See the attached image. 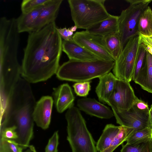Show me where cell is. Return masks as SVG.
Instances as JSON below:
<instances>
[{
  "mask_svg": "<svg viewBox=\"0 0 152 152\" xmlns=\"http://www.w3.org/2000/svg\"><path fill=\"white\" fill-rule=\"evenodd\" d=\"M55 22L28 33L21 65L23 78L30 83L46 81L56 74L62 51Z\"/></svg>",
  "mask_w": 152,
  "mask_h": 152,
  "instance_id": "cell-1",
  "label": "cell"
},
{
  "mask_svg": "<svg viewBox=\"0 0 152 152\" xmlns=\"http://www.w3.org/2000/svg\"><path fill=\"white\" fill-rule=\"evenodd\" d=\"M30 83L20 77L1 116L0 130L15 126L18 138L15 141L23 148H28L33 134V114L36 103Z\"/></svg>",
  "mask_w": 152,
  "mask_h": 152,
  "instance_id": "cell-2",
  "label": "cell"
},
{
  "mask_svg": "<svg viewBox=\"0 0 152 152\" xmlns=\"http://www.w3.org/2000/svg\"><path fill=\"white\" fill-rule=\"evenodd\" d=\"M114 65V61L101 60H69L60 66L56 74L59 79L62 80L77 82L90 81L110 72Z\"/></svg>",
  "mask_w": 152,
  "mask_h": 152,
  "instance_id": "cell-3",
  "label": "cell"
},
{
  "mask_svg": "<svg viewBox=\"0 0 152 152\" xmlns=\"http://www.w3.org/2000/svg\"><path fill=\"white\" fill-rule=\"evenodd\" d=\"M67 140L72 152H97L95 142L79 109L72 106L65 114Z\"/></svg>",
  "mask_w": 152,
  "mask_h": 152,
  "instance_id": "cell-4",
  "label": "cell"
},
{
  "mask_svg": "<svg viewBox=\"0 0 152 152\" xmlns=\"http://www.w3.org/2000/svg\"><path fill=\"white\" fill-rule=\"evenodd\" d=\"M104 0H68L72 19L77 28L86 30L106 19L110 14Z\"/></svg>",
  "mask_w": 152,
  "mask_h": 152,
  "instance_id": "cell-5",
  "label": "cell"
},
{
  "mask_svg": "<svg viewBox=\"0 0 152 152\" xmlns=\"http://www.w3.org/2000/svg\"><path fill=\"white\" fill-rule=\"evenodd\" d=\"M129 6L119 16V32L124 48L131 38L138 35V25L142 13L152 0H127Z\"/></svg>",
  "mask_w": 152,
  "mask_h": 152,
  "instance_id": "cell-6",
  "label": "cell"
},
{
  "mask_svg": "<svg viewBox=\"0 0 152 152\" xmlns=\"http://www.w3.org/2000/svg\"><path fill=\"white\" fill-rule=\"evenodd\" d=\"M140 43L139 35L131 38L115 61L113 71L117 79L128 82L132 80Z\"/></svg>",
  "mask_w": 152,
  "mask_h": 152,
  "instance_id": "cell-7",
  "label": "cell"
},
{
  "mask_svg": "<svg viewBox=\"0 0 152 152\" xmlns=\"http://www.w3.org/2000/svg\"><path fill=\"white\" fill-rule=\"evenodd\" d=\"M117 123L120 125L133 129L136 131L151 126L150 109L142 110L135 105L128 110L119 112L112 109Z\"/></svg>",
  "mask_w": 152,
  "mask_h": 152,
  "instance_id": "cell-8",
  "label": "cell"
},
{
  "mask_svg": "<svg viewBox=\"0 0 152 152\" xmlns=\"http://www.w3.org/2000/svg\"><path fill=\"white\" fill-rule=\"evenodd\" d=\"M72 37L76 42L100 60L115 61L106 48L102 37L91 33L85 30L76 32Z\"/></svg>",
  "mask_w": 152,
  "mask_h": 152,
  "instance_id": "cell-9",
  "label": "cell"
},
{
  "mask_svg": "<svg viewBox=\"0 0 152 152\" xmlns=\"http://www.w3.org/2000/svg\"><path fill=\"white\" fill-rule=\"evenodd\" d=\"M137 98L129 82L117 79L107 104L118 111H127L132 107Z\"/></svg>",
  "mask_w": 152,
  "mask_h": 152,
  "instance_id": "cell-10",
  "label": "cell"
},
{
  "mask_svg": "<svg viewBox=\"0 0 152 152\" xmlns=\"http://www.w3.org/2000/svg\"><path fill=\"white\" fill-rule=\"evenodd\" d=\"M54 101L50 96H42L36 102L33 114L34 121L44 129L50 124Z\"/></svg>",
  "mask_w": 152,
  "mask_h": 152,
  "instance_id": "cell-11",
  "label": "cell"
},
{
  "mask_svg": "<svg viewBox=\"0 0 152 152\" xmlns=\"http://www.w3.org/2000/svg\"><path fill=\"white\" fill-rule=\"evenodd\" d=\"M77 105L80 110L91 115L102 119H110L114 115L113 110L94 99H78Z\"/></svg>",
  "mask_w": 152,
  "mask_h": 152,
  "instance_id": "cell-12",
  "label": "cell"
},
{
  "mask_svg": "<svg viewBox=\"0 0 152 152\" xmlns=\"http://www.w3.org/2000/svg\"><path fill=\"white\" fill-rule=\"evenodd\" d=\"M62 1V0H50L39 14L31 32L39 30L55 22Z\"/></svg>",
  "mask_w": 152,
  "mask_h": 152,
  "instance_id": "cell-13",
  "label": "cell"
},
{
  "mask_svg": "<svg viewBox=\"0 0 152 152\" xmlns=\"http://www.w3.org/2000/svg\"><path fill=\"white\" fill-rule=\"evenodd\" d=\"M62 51L69 60L91 61L100 60L96 56L76 42L73 39L63 41Z\"/></svg>",
  "mask_w": 152,
  "mask_h": 152,
  "instance_id": "cell-14",
  "label": "cell"
},
{
  "mask_svg": "<svg viewBox=\"0 0 152 152\" xmlns=\"http://www.w3.org/2000/svg\"><path fill=\"white\" fill-rule=\"evenodd\" d=\"M53 95L57 111L61 113L73 105L75 97L72 89L67 83L53 88Z\"/></svg>",
  "mask_w": 152,
  "mask_h": 152,
  "instance_id": "cell-15",
  "label": "cell"
},
{
  "mask_svg": "<svg viewBox=\"0 0 152 152\" xmlns=\"http://www.w3.org/2000/svg\"><path fill=\"white\" fill-rule=\"evenodd\" d=\"M99 78V82L96 88V92L100 102L107 104L114 89L117 78L111 72Z\"/></svg>",
  "mask_w": 152,
  "mask_h": 152,
  "instance_id": "cell-16",
  "label": "cell"
},
{
  "mask_svg": "<svg viewBox=\"0 0 152 152\" xmlns=\"http://www.w3.org/2000/svg\"><path fill=\"white\" fill-rule=\"evenodd\" d=\"M119 16L110 15L106 19L86 30L89 32L102 37L119 32Z\"/></svg>",
  "mask_w": 152,
  "mask_h": 152,
  "instance_id": "cell-17",
  "label": "cell"
},
{
  "mask_svg": "<svg viewBox=\"0 0 152 152\" xmlns=\"http://www.w3.org/2000/svg\"><path fill=\"white\" fill-rule=\"evenodd\" d=\"M134 81L143 90L152 93V55L147 51L144 65Z\"/></svg>",
  "mask_w": 152,
  "mask_h": 152,
  "instance_id": "cell-18",
  "label": "cell"
},
{
  "mask_svg": "<svg viewBox=\"0 0 152 152\" xmlns=\"http://www.w3.org/2000/svg\"><path fill=\"white\" fill-rule=\"evenodd\" d=\"M46 4L30 11L22 13L16 18L18 29L20 33L25 32L29 33L31 31L36 20Z\"/></svg>",
  "mask_w": 152,
  "mask_h": 152,
  "instance_id": "cell-19",
  "label": "cell"
},
{
  "mask_svg": "<svg viewBox=\"0 0 152 152\" xmlns=\"http://www.w3.org/2000/svg\"><path fill=\"white\" fill-rule=\"evenodd\" d=\"M122 126H116L112 124H107L96 145L97 151L103 152L110 146L112 141L120 132Z\"/></svg>",
  "mask_w": 152,
  "mask_h": 152,
  "instance_id": "cell-20",
  "label": "cell"
},
{
  "mask_svg": "<svg viewBox=\"0 0 152 152\" xmlns=\"http://www.w3.org/2000/svg\"><path fill=\"white\" fill-rule=\"evenodd\" d=\"M103 37L106 48L115 61L123 49L119 32Z\"/></svg>",
  "mask_w": 152,
  "mask_h": 152,
  "instance_id": "cell-21",
  "label": "cell"
},
{
  "mask_svg": "<svg viewBox=\"0 0 152 152\" xmlns=\"http://www.w3.org/2000/svg\"><path fill=\"white\" fill-rule=\"evenodd\" d=\"M138 32L146 36L152 35V10L148 6L140 16L138 25Z\"/></svg>",
  "mask_w": 152,
  "mask_h": 152,
  "instance_id": "cell-22",
  "label": "cell"
},
{
  "mask_svg": "<svg viewBox=\"0 0 152 152\" xmlns=\"http://www.w3.org/2000/svg\"><path fill=\"white\" fill-rule=\"evenodd\" d=\"M152 137V126L134 132L126 140L127 144L134 145L151 140Z\"/></svg>",
  "mask_w": 152,
  "mask_h": 152,
  "instance_id": "cell-23",
  "label": "cell"
},
{
  "mask_svg": "<svg viewBox=\"0 0 152 152\" xmlns=\"http://www.w3.org/2000/svg\"><path fill=\"white\" fill-rule=\"evenodd\" d=\"M134 131L133 129L122 126L120 132L112 141L109 147L103 152H113L119 145L126 141L128 137Z\"/></svg>",
  "mask_w": 152,
  "mask_h": 152,
  "instance_id": "cell-24",
  "label": "cell"
},
{
  "mask_svg": "<svg viewBox=\"0 0 152 152\" xmlns=\"http://www.w3.org/2000/svg\"><path fill=\"white\" fill-rule=\"evenodd\" d=\"M146 46L140 43L137 50L135 69L132 80H134L136 78L139 72L143 66L145 60L146 50Z\"/></svg>",
  "mask_w": 152,
  "mask_h": 152,
  "instance_id": "cell-25",
  "label": "cell"
},
{
  "mask_svg": "<svg viewBox=\"0 0 152 152\" xmlns=\"http://www.w3.org/2000/svg\"><path fill=\"white\" fill-rule=\"evenodd\" d=\"M151 140L134 145L126 143L122 145L120 152H151Z\"/></svg>",
  "mask_w": 152,
  "mask_h": 152,
  "instance_id": "cell-26",
  "label": "cell"
},
{
  "mask_svg": "<svg viewBox=\"0 0 152 152\" xmlns=\"http://www.w3.org/2000/svg\"><path fill=\"white\" fill-rule=\"evenodd\" d=\"M23 149L15 140L0 138V152H23Z\"/></svg>",
  "mask_w": 152,
  "mask_h": 152,
  "instance_id": "cell-27",
  "label": "cell"
},
{
  "mask_svg": "<svg viewBox=\"0 0 152 152\" xmlns=\"http://www.w3.org/2000/svg\"><path fill=\"white\" fill-rule=\"evenodd\" d=\"M50 0H23L21 4L22 13H25L44 5Z\"/></svg>",
  "mask_w": 152,
  "mask_h": 152,
  "instance_id": "cell-28",
  "label": "cell"
},
{
  "mask_svg": "<svg viewBox=\"0 0 152 152\" xmlns=\"http://www.w3.org/2000/svg\"><path fill=\"white\" fill-rule=\"evenodd\" d=\"M90 83V81H87L75 83L73 87L77 95L82 97L86 96L91 89Z\"/></svg>",
  "mask_w": 152,
  "mask_h": 152,
  "instance_id": "cell-29",
  "label": "cell"
},
{
  "mask_svg": "<svg viewBox=\"0 0 152 152\" xmlns=\"http://www.w3.org/2000/svg\"><path fill=\"white\" fill-rule=\"evenodd\" d=\"M1 138L16 140L18 138L16 127H8L0 130Z\"/></svg>",
  "mask_w": 152,
  "mask_h": 152,
  "instance_id": "cell-30",
  "label": "cell"
},
{
  "mask_svg": "<svg viewBox=\"0 0 152 152\" xmlns=\"http://www.w3.org/2000/svg\"><path fill=\"white\" fill-rule=\"evenodd\" d=\"M59 135L58 131L54 132L49 139L46 147L45 152H58Z\"/></svg>",
  "mask_w": 152,
  "mask_h": 152,
  "instance_id": "cell-31",
  "label": "cell"
},
{
  "mask_svg": "<svg viewBox=\"0 0 152 152\" xmlns=\"http://www.w3.org/2000/svg\"><path fill=\"white\" fill-rule=\"evenodd\" d=\"M140 41V43L144 44L146 46H150L152 47V35L146 36L139 34Z\"/></svg>",
  "mask_w": 152,
  "mask_h": 152,
  "instance_id": "cell-32",
  "label": "cell"
},
{
  "mask_svg": "<svg viewBox=\"0 0 152 152\" xmlns=\"http://www.w3.org/2000/svg\"><path fill=\"white\" fill-rule=\"evenodd\" d=\"M57 30L60 35L64 40H69L73 39L72 37H70L69 36L67 28L66 27L63 28H57Z\"/></svg>",
  "mask_w": 152,
  "mask_h": 152,
  "instance_id": "cell-33",
  "label": "cell"
},
{
  "mask_svg": "<svg viewBox=\"0 0 152 152\" xmlns=\"http://www.w3.org/2000/svg\"><path fill=\"white\" fill-rule=\"evenodd\" d=\"M137 107L142 110L149 109L148 104L137 97L134 103Z\"/></svg>",
  "mask_w": 152,
  "mask_h": 152,
  "instance_id": "cell-34",
  "label": "cell"
},
{
  "mask_svg": "<svg viewBox=\"0 0 152 152\" xmlns=\"http://www.w3.org/2000/svg\"><path fill=\"white\" fill-rule=\"evenodd\" d=\"M24 152H37L35 147L32 145H29L27 149Z\"/></svg>",
  "mask_w": 152,
  "mask_h": 152,
  "instance_id": "cell-35",
  "label": "cell"
},
{
  "mask_svg": "<svg viewBox=\"0 0 152 152\" xmlns=\"http://www.w3.org/2000/svg\"><path fill=\"white\" fill-rule=\"evenodd\" d=\"M145 49L147 51L152 55V47L150 46H146Z\"/></svg>",
  "mask_w": 152,
  "mask_h": 152,
  "instance_id": "cell-36",
  "label": "cell"
},
{
  "mask_svg": "<svg viewBox=\"0 0 152 152\" xmlns=\"http://www.w3.org/2000/svg\"><path fill=\"white\" fill-rule=\"evenodd\" d=\"M67 31L69 36L70 37H72L74 35L73 32L70 30V28H67Z\"/></svg>",
  "mask_w": 152,
  "mask_h": 152,
  "instance_id": "cell-37",
  "label": "cell"
},
{
  "mask_svg": "<svg viewBox=\"0 0 152 152\" xmlns=\"http://www.w3.org/2000/svg\"><path fill=\"white\" fill-rule=\"evenodd\" d=\"M77 28V27L75 25L70 28V30L73 32L75 31Z\"/></svg>",
  "mask_w": 152,
  "mask_h": 152,
  "instance_id": "cell-38",
  "label": "cell"
},
{
  "mask_svg": "<svg viewBox=\"0 0 152 152\" xmlns=\"http://www.w3.org/2000/svg\"><path fill=\"white\" fill-rule=\"evenodd\" d=\"M150 119L151 126H152V112L150 110Z\"/></svg>",
  "mask_w": 152,
  "mask_h": 152,
  "instance_id": "cell-39",
  "label": "cell"
},
{
  "mask_svg": "<svg viewBox=\"0 0 152 152\" xmlns=\"http://www.w3.org/2000/svg\"><path fill=\"white\" fill-rule=\"evenodd\" d=\"M151 152H152V137L151 140Z\"/></svg>",
  "mask_w": 152,
  "mask_h": 152,
  "instance_id": "cell-40",
  "label": "cell"
},
{
  "mask_svg": "<svg viewBox=\"0 0 152 152\" xmlns=\"http://www.w3.org/2000/svg\"><path fill=\"white\" fill-rule=\"evenodd\" d=\"M150 110L152 112V104L151 105Z\"/></svg>",
  "mask_w": 152,
  "mask_h": 152,
  "instance_id": "cell-41",
  "label": "cell"
}]
</instances>
